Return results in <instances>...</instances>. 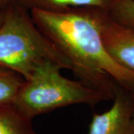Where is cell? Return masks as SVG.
<instances>
[{
	"label": "cell",
	"mask_w": 134,
	"mask_h": 134,
	"mask_svg": "<svg viewBox=\"0 0 134 134\" xmlns=\"http://www.w3.org/2000/svg\"><path fill=\"white\" fill-rule=\"evenodd\" d=\"M62 67L48 62L37 67L20 87L13 105L30 119L61 107L75 104L92 107L110 100L83 82L70 80L60 73Z\"/></svg>",
	"instance_id": "3"
},
{
	"label": "cell",
	"mask_w": 134,
	"mask_h": 134,
	"mask_svg": "<svg viewBox=\"0 0 134 134\" xmlns=\"http://www.w3.org/2000/svg\"><path fill=\"white\" fill-rule=\"evenodd\" d=\"M5 9H2L0 8V25L2 23L3 18H4V15H5Z\"/></svg>",
	"instance_id": "11"
},
{
	"label": "cell",
	"mask_w": 134,
	"mask_h": 134,
	"mask_svg": "<svg viewBox=\"0 0 134 134\" xmlns=\"http://www.w3.org/2000/svg\"><path fill=\"white\" fill-rule=\"evenodd\" d=\"M15 2L16 0H0V8L5 9L10 4L14 3Z\"/></svg>",
	"instance_id": "10"
},
{
	"label": "cell",
	"mask_w": 134,
	"mask_h": 134,
	"mask_svg": "<svg viewBox=\"0 0 134 134\" xmlns=\"http://www.w3.org/2000/svg\"><path fill=\"white\" fill-rule=\"evenodd\" d=\"M108 13L117 23L134 28V0H115Z\"/></svg>",
	"instance_id": "9"
},
{
	"label": "cell",
	"mask_w": 134,
	"mask_h": 134,
	"mask_svg": "<svg viewBox=\"0 0 134 134\" xmlns=\"http://www.w3.org/2000/svg\"><path fill=\"white\" fill-rule=\"evenodd\" d=\"M133 100H134V94H133ZM133 115H134V110H133Z\"/></svg>",
	"instance_id": "12"
},
{
	"label": "cell",
	"mask_w": 134,
	"mask_h": 134,
	"mask_svg": "<svg viewBox=\"0 0 134 134\" xmlns=\"http://www.w3.org/2000/svg\"><path fill=\"white\" fill-rule=\"evenodd\" d=\"M24 81L18 73L0 66V104H12Z\"/></svg>",
	"instance_id": "8"
},
{
	"label": "cell",
	"mask_w": 134,
	"mask_h": 134,
	"mask_svg": "<svg viewBox=\"0 0 134 134\" xmlns=\"http://www.w3.org/2000/svg\"><path fill=\"white\" fill-rule=\"evenodd\" d=\"M16 2L29 11L34 9L58 11L81 7H98L109 10L115 0H16Z\"/></svg>",
	"instance_id": "6"
},
{
	"label": "cell",
	"mask_w": 134,
	"mask_h": 134,
	"mask_svg": "<svg viewBox=\"0 0 134 134\" xmlns=\"http://www.w3.org/2000/svg\"><path fill=\"white\" fill-rule=\"evenodd\" d=\"M30 119L13 104H0V134H38Z\"/></svg>",
	"instance_id": "7"
},
{
	"label": "cell",
	"mask_w": 134,
	"mask_h": 134,
	"mask_svg": "<svg viewBox=\"0 0 134 134\" xmlns=\"http://www.w3.org/2000/svg\"><path fill=\"white\" fill-rule=\"evenodd\" d=\"M113 105L102 113H93L88 134H134L133 94L119 86Z\"/></svg>",
	"instance_id": "4"
},
{
	"label": "cell",
	"mask_w": 134,
	"mask_h": 134,
	"mask_svg": "<svg viewBox=\"0 0 134 134\" xmlns=\"http://www.w3.org/2000/svg\"><path fill=\"white\" fill-rule=\"evenodd\" d=\"M100 31L111 57L120 65L134 71V28L117 23L105 10L100 18Z\"/></svg>",
	"instance_id": "5"
},
{
	"label": "cell",
	"mask_w": 134,
	"mask_h": 134,
	"mask_svg": "<svg viewBox=\"0 0 134 134\" xmlns=\"http://www.w3.org/2000/svg\"><path fill=\"white\" fill-rule=\"evenodd\" d=\"M105 9L72 8L58 11L34 9V23L66 56L80 81L113 100L119 86L134 94V71L111 57L101 38L100 22Z\"/></svg>",
	"instance_id": "1"
},
{
	"label": "cell",
	"mask_w": 134,
	"mask_h": 134,
	"mask_svg": "<svg viewBox=\"0 0 134 134\" xmlns=\"http://www.w3.org/2000/svg\"><path fill=\"white\" fill-rule=\"evenodd\" d=\"M48 62L72 69L66 56L34 23L30 11L16 2L10 4L0 25V66L26 80Z\"/></svg>",
	"instance_id": "2"
}]
</instances>
